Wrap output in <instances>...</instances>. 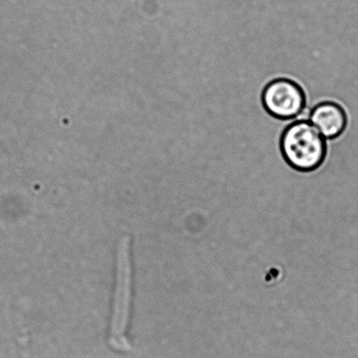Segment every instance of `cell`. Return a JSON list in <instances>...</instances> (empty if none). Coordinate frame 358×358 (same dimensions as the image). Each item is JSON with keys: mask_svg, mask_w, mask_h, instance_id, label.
<instances>
[{"mask_svg": "<svg viewBox=\"0 0 358 358\" xmlns=\"http://www.w3.org/2000/svg\"><path fill=\"white\" fill-rule=\"evenodd\" d=\"M281 156L292 169L312 173L321 168L328 155V143L306 120L292 121L280 140Z\"/></svg>", "mask_w": 358, "mask_h": 358, "instance_id": "cell-1", "label": "cell"}, {"mask_svg": "<svg viewBox=\"0 0 358 358\" xmlns=\"http://www.w3.org/2000/svg\"><path fill=\"white\" fill-rule=\"evenodd\" d=\"M131 279L130 238L124 236L118 242L117 246L116 289L109 338L111 347L117 350L127 351L130 349L127 332L130 318Z\"/></svg>", "mask_w": 358, "mask_h": 358, "instance_id": "cell-2", "label": "cell"}, {"mask_svg": "<svg viewBox=\"0 0 358 358\" xmlns=\"http://www.w3.org/2000/svg\"><path fill=\"white\" fill-rule=\"evenodd\" d=\"M262 103L267 113L282 121L302 120L308 110L305 90L290 78H279L267 83L262 90Z\"/></svg>", "mask_w": 358, "mask_h": 358, "instance_id": "cell-3", "label": "cell"}, {"mask_svg": "<svg viewBox=\"0 0 358 358\" xmlns=\"http://www.w3.org/2000/svg\"><path fill=\"white\" fill-rule=\"evenodd\" d=\"M308 121L325 140L338 138L345 131L347 115L343 108L335 102L320 103L310 109Z\"/></svg>", "mask_w": 358, "mask_h": 358, "instance_id": "cell-4", "label": "cell"}]
</instances>
